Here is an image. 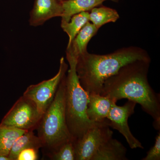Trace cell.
Here are the masks:
<instances>
[{
  "instance_id": "cell-1",
  "label": "cell",
  "mask_w": 160,
  "mask_h": 160,
  "mask_svg": "<svg viewBox=\"0 0 160 160\" xmlns=\"http://www.w3.org/2000/svg\"><path fill=\"white\" fill-rule=\"evenodd\" d=\"M150 61H137L123 66L104 82L100 94L115 102L127 99L139 104L153 118L155 129L160 130V94L149 85Z\"/></svg>"
},
{
  "instance_id": "cell-4",
  "label": "cell",
  "mask_w": 160,
  "mask_h": 160,
  "mask_svg": "<svg viewBox=\"0 0 160 160\" xmlns=\"http://www.w3.org/2000/svg\"><path fill=\"white\" fill-rule=\"evenodd\" d=\"M66 75L60 83L53 101L43 114L36 128L38 136L42 143V148L45 149L46 155L67 142H73L66 121Z\"/></svg>"
},
{
  "instance_id": "cell-2",
  "label": "cell",
  "mask_w": 160,
  "mask_h": 160,
  "mask_svg": "<svg viewBox=\"0 0 160 160\" xmlns=\"http://www.w3.org/2000/svg\"><path fill=\"white\" fill-rule=\"evenodd\" d=\"M137 61H151L148 52L141 47L130 46L108 54L88 51L78 57L76 70L80 84L88 93L100 94L103 84L123 66Z\"/></svg>"
},
{
  "instance_id": "cell-6",
  "label": "cell",
  "mask_w": 160,
  "mask_h": 160,
  "mask_svg": "<svg viewBox=\"0 0 160 160\" xmlns=\"http://www.w3.org/2000/svg\"><path fill=\"white\" fill-rule=\"evenodd\" d=\"M42 116L35 104L22 96L5 115L0 124L27 131L33 130L36 129Z\"/></svg>"
},
{
  "instance_id": "cell-14",
  "label": "cell",
  "mask_w": 160,
  "mask_h": 160,
  "mask_svg": "<svg viewBox=\"0 0 160 160\" xmlns=\"http://www.w3.org/2000/svg\"><path fill=\"white\" fill-rule=\"evenodd\" d=\"M42 141L38 136L35 135L33 130H29L23 133L14 142L8 157L10 160H17L20 152L28 148L38 149L42 148Z\"/></svg>"
},
{
  "instance_id": "cell-19",
  "label": "cell",
  "mask_w": 160,
  "mask_h": 160,
  "mask_svg": "<svg viewBox=\"0 0 160 160\" xmlns=\"http://www.w3.org/2000/svg\"><path fill=\"white\" fill-rule=\"evenodd\" d=\"M142 160H160V132L159 130L153 146L147 152V154Z\"/></svg>"
},
{
  "instance_id": "cell-3",
  "label": "cell",
  "mask_w": 160,
  "mask_h": 160,
  "mask_svg": "<svg viewBox=\"0 0 160 160\" xmlns=\"http://www.w3.org/2000/svg\"><path fill=\"white\" fill-rule=\"evenodd\" d=\"M69 69L65 77L66 123L73 142L79 139L95 124L87 116L89 94L81 86L76 70L77 59L66 56ZM96 123V122H95Z\"/></svg>"
},
{
  "instance_id": "cell-17",
  "label": "cell",
  "mask_w": 160,
  "mask_h": 160,
  "mask_svg": "<svg viewBox=\"0 0 160 160\" xmlns=\"http://www.w3.org/2000/svg\"><path fill=\"white\" fill-rule=\"evenodd\" d=\"M89 22V12H80L72 16L67 22H61V27L69 37V46L83 26Z\"/></svg>"
},
{
  "instance_id": "cell-23",
  "label": "cell",
  "mask_w": 160,
  "mask_h": 160,
  "mask_svg": "<svg viewBox=\"0 0 160 160\" xmlns=\"http://www.w3.org/2000/svg\"><path fill=\"white\" fill-rule=\"evenodd\" d=\"M116 2H118V0H116Z\"/></svg>"
},
{
  "instance_id": "cell-11",
  "label": "cell",
  "mask_w": 160,
  "mask_h": 160,
  "mask_svg": "<svg viewBox=\"0 0 160 160\" xmlns=\"http://www.w3.org/2000/svg\"><path fill=\"white\" fill-rule=\"evenodd\" d=\"M98 30L92 23L88 22L79 32L71 44L67 46L66 55L78 59L80 55L86 52L88 43Z\"/></svg>"
},
{
  "instance_id": "cell-22",
  "label": "cell",
  "mask_w": 160,
  "mask_h": 160,
  "mask_svg": "<svg viewBox=\"0 0 160 160\" xmlns=\"http://www.w3.org/2000/svg\"><path fill=\"white\" fill-rule=\"evenodd\" d=\"M61 2H64V1H68V0H59Z\"/></svg>"
},
{
  "instance_id": "cell-7",
  "label": "cell",
  "mask_w": 160,
  "mask_h": 160,
  "mask_svg": "<svg viewBox=\"0 0 160 160\" xmlns=\"http://www.w3.org/2000/svg\"><path fill=\"white\" fill-rule=\"evenodd\" d=\"M112 135L107 120L95 123L81 138L73 142L75 160H92L100 146Z\"/></svg>"
},
{
  "instance_id": "cell-9",
  "label": "cell",
  "mask_w": 160,
  "mask_h": 160,
  "mask_svg": "<svg viewBox=\"0 0 160 160\" xmlns=\"http://www.w3.org/2000/svg\"><path fill=\"white\" fill-rule=\"evenodd\" d=\"M63 12L62 2L59 0H35L30 12V26L37 27L52 18L62 17Z\"/></svg>"
},
{
  "instance_id": "cell-10",
  "label": "cell",
  "mask_w": 160,
  "mask_h": 160,
  "mask_svg": "<svg viewBox=\"0 0 160 160\" xmlns=\"http://www.w3.org/2000/svg\"><path fill=\"white\" fill-rule=\"evenodd\" d=\"M113 100L101 94L90 93L87 105V116L92 122H102L107 120ZM117 103V102H116Z\"/></svg>"
},
{
  "instance_id": "cell-15",
  "label": "cell",
  "mask_w": 160,
  "mask_h": 160,
  "mask_svg": "<svg viewBox=\"0 0 160 160\" xmlns=\"http://www.w3.org/2000/svg\"><path fill=\"white\" fill-rule=\"evenodd\" d=\"M90 11L89 22L98 29L107 23L115 22L120 18L117 10L106 6H97Z\"/></svg>"
},
{
  "instance_id": "cell-13",
  "label": "cell",
  "mask_w": 160,
  "mask_h": 160,
  "mask_svg": "<svg viewBox=\"0 0 160 160\" xmlns=\"http://www.w3.org/2000/svg\"><path fill=\"white\" fill-rule=\"evenodd\" d=\"M106 1L108 0H68L62 2L63 12L61 22H67L74 15L90 11ZM109 1L116 2V0Z\"/></svg>"
},
{
  "instance_id": "cell-21",
  "label": "cell",
  "mask_w": 160,
  "mask_h": 160,
  "mask_svg": "<svg viewBox=\"0 0 160 160\" xmlns=\"http://www.w3.org/2000/svg\"><path fill=\"white\" fill-rule=\"evenodd\" d=\"M0 160H10L8 156L0 155Z\"/></svg>"
},
{
  "instance_id": "cell-8",
  "label": "cell",
  "mask_w": 160,
  "mask_h": 160,
  "mask_svg": "<svg viewBox=\"0 0 160 160\" xmlns=\"http://www.w3.org/2000/svg\"><path fill=\"white\" fill-rule=\"evenodd\" d=\"M136 105V103L129 100L123 106L113 103L107 116V124L122 135L131 149H143L142 143L132 135L128 125V119L134 113Z\"/></svg>"
},
{
  "instance_id": "cell-5",
  "label": "cell",
  "mask_w": 160,
  "mask_h": 160,
  "mask_svg": "<svg viewBox=\"0 0 160 160\" xmlns=\"http://www.w3.org/2000/svg\"><path fill=\"white\" fill-rule=\"evenodd\" d=\"M69 66L64 57L61 58L58 71L53 77L36 85L29 86L23 93L35 104L41 114H44L54 99L58 86L66 75Z\"/></svg>"
},
{
  "instance_id": "cell-18",
  "label": "cell",
  "mask_w": 160,
  "mask_h": 160,
  "mask_svg": "<svg viewBox=\"0 0 160 160\" xmlns=\"http://www.w3.org/2000/svg\"><path fill=\"white\" fill-rule=\"evenodd\" d=\"M47 156L52 160H75L73 142L70 141L65 143Z\"/></svg>"
},
{
  "instance_id": "cell-16",
  "label": "cell",
  "mask_w": 160,
  "mask_h": 160,
  "mask_svg": "<svg viewBox=\"0 0 160 160\" xmlns=\"http://www.w3.org/2000/svg\"><path fill=\"white\" fill-rule=\"evenodd\" d=\"M26 131L0 124V155L8 157L16 140Z\"/></svg>"
},
{
  "instance_id": "cell-12",
  "label": "cell",
  "mask_w": 160,
  "mask_h": 160,
  "mask_svg": "<svg viewBox=\"0 0 160 160\" xmlns=\"http://www.w3.org/2000/svg\"><path fill=\"white\" fill-rule=\"evenodd\" d=\"M127 149L121 142L111 138L100 146L92 160H126Z\"/></svg>"
},
{
  "instance_id": "cell-20",
  "label": "cell",
  "mask_w": 160,
  "mask_h": 160,
  "mask_svg": "<svg viewBox=\"0 0 160 160\" xmlns=\"http://www.w3.org/2000/svg\"><path fill=\"white\" fill-rule=\"evenodd\" d=\"M38 151L33 148H28L20 152L17 160H37L38 159Z\"/></svg>"
}]
</instances>
